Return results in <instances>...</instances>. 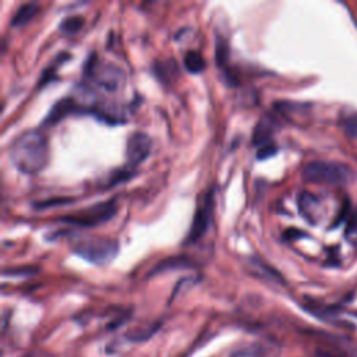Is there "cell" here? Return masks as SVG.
Masks as SVG:
<instances>
[{"label":"cell","mask_w":357,"mask_h":357,"mask_svg":"<svg viewBox=\"0 0 357 357\" xmlns=\"http://www.w3.org/2000/svg\"><path fill=\"white\" fill-rule=\"evenodd\" d=\"M301 176L305 181L311 183L344 185L351 181L353 172L349 169V166L339 162L312 160L303 167Z\"/></svg>","instance_id":"cell-2"},{"label":"cell","mask_w":357,"mask_h":357,"mask_svg":"<svg viewBox=\"0 0 357 357\" xmlns=\"http://www.w3.org/2000/svg\"><path fill=\"white\" fill-rule=\"evenodd\" d=\"M268 349L262 343H248L236 349L230 357H265Z\"/></svg>","instance_id":"cell-14"},{"label":"cell","mask_w":357,"mask_h":357,"mask_svg":"<svg viewBox=\"0 0 357 357\" xmlns=\"http://www.w3.org/2000/svg\"><path fill=\"white\" fill-rule=\"evenodd\" d=\"M79 110H82V107H81V105H78L75 102V99H73V98H61L60 100H57L50 107L49 113L43 119L42 124L43 126H54L60 120H63L66 116L73 114V113H78Z\"/></svg>","instance_id":"cell-9"},{"label":"cell","mask_w":357,"mask_h":357,"mask_svg":"<svg viewBox=\"0 0 357 357\" xmlns=\"http://www.w3.org/2000/svg\"><path fill=\"white\" fill-rule=\"evenodd\" d=\"M227 57H229L227 42L223 38H218L216 39V47H215V59H216V63L220 68L225 67V64L227 61Z\"/></svg>","instance_id":"cell-19"},{"label":"cell","mask_w":357,"mask_h":357,"mask_svg":"<svg viewBox=\"0 0 357 357\" xmlns=\"http://www.w3.org/2000/svg\"><path fill=\"white\" fill-rule=\"evenodd\" d=\"M38 10H39L38 3H32V1H31V3H24V4H21V6L15 10L14 15L11 17L10 25L14 26V28H18V26H22V25L28 24V22L36 15Z\"/></svg>","instance_id":"cell-11"},{"label":"cell","mask_w":357,"mask_h":357,"mask_svg":"<svg viewBox=\"0 0 357 357\" xmlns=\"http://www.w3.org/2000/svg\"><path fill=\"white\" fill-rule=\"evenodd\" d=\"M132 174H134V172H132L131 169H128L127 166L123 167V169H119V170L113 172V173L109 176V178H107V187H113V185H116V184H120V183H123V181H127V180H130V178L132 177Z\"/></svg>","instance_id":"cell-21"},{"label":"cell","mask_w":357,"mask_h":357,"mask_svg":"<svg viewBox=\"0 0 357 357\" xmlns=\"http://www.w3.org/2000/svg\"><path fill=\"white\" fill-rule=\"evenodd\" d=\"M73 201L70 198H53V199H45V201H38L35 204H32V206L36 211H42V209H47V208H53V206H61L66 204H71Z\"/></svg>","instance_id":"cell-23"},{"label":"cell","mask_w":357,"mask_h":357,"mask_svg":"<svg viewBox=\"0 0 357 357\" xmlns=\"http://www.w3.org/2000/svg\"><path fill=\"white\" fill-rule=\"evenodd\" d=\"M39 272L38 266H18V268H11V269H4L3 275H8V276H15V278H26V276H32L35 273Z\"/></svg>","instance_id":"cell-22"},{"label":"cell","mask_w":357,"mask_h":357,"mask_svg":"<svg viewBox=\"0 0 357 357\" xmlns=\"http://www.w3.org/2000/svg\"><path fill=\"white\" fill-rule=\"evenodd\" d=\"M344 128L349 135L357 138V116H351L344 121Z\"/></svg>","instance_id":"cell-25"},{"label":"cell","mask_w":357,"mask_h":357,"mask_svg":"<svg viewBox=\"0 0 357 357\" xmlns=\"http://www.w3.org/2000/svg\"><path fill=\"white\" fill-rule=\"evenodd\" d=\"M251 265L262 278H265V279H268L271 282L279 283V284H284L283 278L272 266H269L266 262H264L259 257H252L251 258Z\"/></svg>","instance_id":"cell-12"},{"label":"cell","mask_w":357,"mask_h":357,"mask_svg":"<svg viewBox=\"0 0 357 357\" xmlns=\"http://www.w3.org/2000/svg\"><path fill=\"white\" fill-rule=\"evenodd\" d=\"M317 205V199L315 197H312L311 194H307V192H303L300 197H298V206H300V211L301 213L304 215L305 219H308L310 222H314V218H312V211Z\"/></svg>","instance_id":"cell-18"},{"label":"cell","mask_w":357,"mask_h":357,"mask_svg":"<svg viewBox=\"0 0 357 357\" xmlns=\"http://www.w3.org/2000/svg\"><path fill=\"white\" fill-rule=\"evenodd\" d=\"M89 79L105 92H116L124 84V73L120 67L110 63H95L92 57L85 66Z\"/></svg>","instance_id":"cell-5"},{"label":"cell","mask_w":357,"mask_h":357,"mask_svg":"<svg viewBox=\"0 0 357 357\" xmlns=\"http://www.w3.org/2000/svg\"><path fill=\"white\" fill-rule=\"evenodd\" d=\"M197 264L188 258L187 255H172L167 258L160 259L158 264H155L149 272L146 273V278H152L155 275L173 272V271H181V269H194Z\"/></svg>","instance_id":"cell-8"},{"label":"cell","mask_w":357,"mask_h":357,"mask_svg":"<svg viewBox=\"0 0 357 357\" xmlns=\"http://www.w3.org/2000/svg\"><path fill=\"white\" fill-rule=\"evenodd\" d=\"M8 155L18 172L36 174L42 172L49 162L47 138L39 130H26L14 138Z\"/></svg>","instance_id":"cell-1"},{"label":"cell","mask_w":357,"mask_h":357,"mask_svg":"<svg viewBox=\"0 0 357 357\" xmlns=\"http://www.w3.org/2000/svg\"><path fill=\"white\" fill-rule=\"evenodd\" d=\"M276 152H278V146H276L273 142L265 144V145H262V146L258 148V151H257V159H258V160L268 159V158L273 156Z\"/></svg>","instance_id":"cell-24"},{"label":"cell","mask_w":357,"mask_h":357,"mask_svg":"<svg viewBox=\"0 0 357 357\" xmlns=\"http://www.w3.org/2000/svg\"><path fill=\"white\" fill-rule=\"evenodd\" d=\"M64 59H68V54H66V53L59 54V56H57V60H54V63H52L50 66H47V68L43 70V73H42V75H40V78H39V86L47 85L52 79H54V74H53L54 67L57 68V66L60 64V61L64 60Z\"/></svg>","instance_id":"cell-20"},{"label":"cell","mask_w":357,"mask_h":357,"mask_svg":"<svg viewBox=\"0 0 357 357\" xmlns=\"http://www.w3.org/2000/svg\"><path fill=\"white\" fill-rule=\"evenodd\" d=\"M116 212H117V202L114 198H112L107 201L89 205L75 213L61 216L59 218V222L79 226V227H93L110 220L116 215Z\"/></svg>","instance_id":"cell-4"},{"label":"cell","mask_w":357,"mask_h":357,"mask_svg":"<svg viewBox=\"0 0 357 357\" xmlns=\"http://www.w3.org/2000/svg\"><path fill=\"white\" fill-rule=\"evenodd\" d=\"M84 25V18L81 15H68L61 20L59 29L67 35L77 33Z\"/></svg>","instance_id":"cell-17"},{"label":"cell","mask_w":357,"mask_h":357,"mask_svg":"<svg viewBox=\"0 0 357 357\" xmlns=\"http://www.w3.org/2000/svg\"><path fill=\"white\" fill-rule=\"evenodd\" d=\"M22 357H40L38 353H26V354H24Z\"/></svg>","instance_id":"cell-26"},{"label":"cell","mask_w":357,"mask_h":357,"mask_svg":"<svg viewBox=\"0 0 357 357\" xmlns=\"http://www.w3.org/2000/svg\"><path fill=\"white\" fill-rule=\"evenodd\" d=\"M153 70H155V74L158 75V78L160 81H165V82H169L176 75V71H177L176 64H174V61L172 59H169V60H166L163 63L158 61L155 64Z\"/></svg>","instance_id":"cell-16"},{"label":"cell","mask_w":357,"mask_h":357,"mask_svg":"<svg viewBox=\"0 0 357 357\" xmlns=\"http://www.w3.org/2000/svg\"><path fill=\"white\" fill-rule=\"evenodd\" d=\"M160 324L155 322V324H151V325H146V326H142V328H135V329H131L126 333V339H128L130 342H145L148 340L155 332H158Z\"/></svg>","instance_id":"cell-15"},{"label":"cell","mask_w":357,"mask_h":357,"mask_svg":"<svg viewBox=\"0 0 357 357\" xmlns=\"http://www.w3.org/2000/svg\"><path fill=\"white\" fill-rule=\"evenodd\" d=\"M152 148V141L148 134L135 131L131 132L126 142V160L128 169H135L139 163H142Z\"/></svg>","instance_id":"cell-7"},{"label":"cell","mask_w":357,"mask_h":357,"mask_svg":"<svg viewBox=\"0 0 357 357\" xmlns=\"http://www.w3.org/2000/svg\"><path fill=\"white\" fill-rule=\"evenodd\" d=\"M212 212H213V190H208L202 194L195 213L192 216L191 227L187 233L185 243H194L205 236L212 223Z\"/></svg>","instance_id":"cell-6"},{"label":"cell","mask_w":357,"mask_h":357,"mask_svg":"<svg viewBox=\"0 0 357 357\" xmlns=\"http://www.w3.org/2000/svg\"><path fill=\"white\" fill-rule=\"evenodd\" d=\"M183 64H184L185 70L191 74H199L201 71H204V68L206 66L204 56L197 50L187 52L183 59Z\"/></svg>","instance_id":"cell-13"},{"label":"cell","mask_w":357,"mask_h":357,"mask_svg":"<svg viewBox=\"0 0 357 357\" xmlns=\"http://www.w3.org/2000/svg\"><path fill=\"white\" fill-rule=\"evenodd\" d=\"M73 251L93 265L105 266L116 258L119 243L110 237H84L73 244Z\"/></svg>","instance_id":"cell-3"},{"label":"cell","mask_w":357,"mask_h":357,"mask_svg":"<svg viewBox=\"0 0 357 357\" xmlns=\"http://www.w3.org/2000/svg\"><path fill=\"white\" fill-rule=\"evenodd\" d=\"M276 120L271 114H264L257 121L252 131V144L255 146H262L265 144L272 142L271 138L276 130Z\"/></svg>","instance_id":"cell-10"}]
</instances>
